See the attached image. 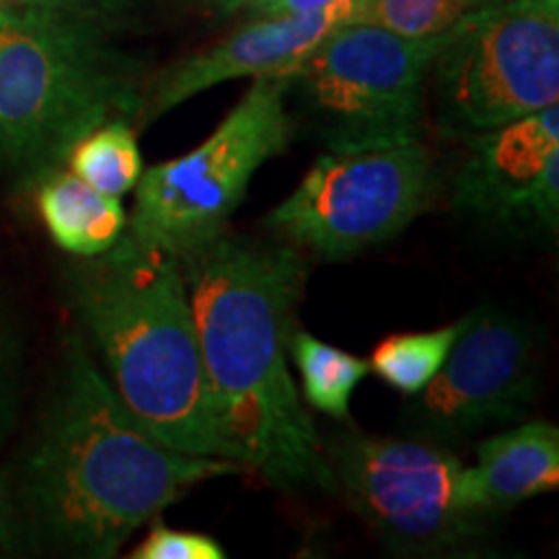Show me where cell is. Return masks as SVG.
I'll return each mask as SVG.
<instances>
[{"label":"cell","instance_id":"6da1fadb","mask_svg":"<svg viewBox=\"0 0 559 559\" xmlns=\"http://www.w3.org/2000/svg\"><path fill=\"white\" fill-rule=\"evenodd\" d=\"M241 472L140 428L81 334H68L32 428L0 466V555L117 557L192 487Z\"/></svg>","mask_w":559,"mask_h":559},{"label":"cell","instance_id":"7a4b0ae2","mask_svg":"<svg viewBox=\"0 0 559 559\" xmlns=\"http://www.w3.org/2000/svg\"><path fill=\"white\" fill-rule=\"evenodd\" d=\"M213 415L234 459L280 492H334L290 376L306 262L290 243L226 230L179 254Z\"/></svg>","mask_w":559,"mask_h":559},{"label":"cell","instance_id":"3957f363","mask_svg":"<svg viewBox=\"0 0 559 559\" xmlns=\"http://www.w3.org/2000/svg\"><path fill=\"white\" fill-rule=\"evenodd\" d=\"M70 306L140 428L174 451L236 461L210 404L177 254L124 230L73 272Z\"/></svg>","mask_w":559,"mask_h":559},{"label":"cell","instance_id":"277c9868","mask_svg":"<svg viewBox=\"0 0 559 559\" xmlns=\"http://www.w3.org/2000/svg\"><path fill=\"white\" fill-rule=\"evenodd\" d=\"M135 62L107 45L102 21L47 5H0V177L39 181L75 140L140 117Z\"/></svg>","mask_w":559,"mask_h":559},{"label":"cell","instance_id":"5b68a950","mask_svg":"<svg viewBox=\"0 0 559 559\" xmlns=\"http://www.w3.org/2000/svg\"><path fill=\"white\" fill-rule=\"evenodd\" d=\"M324 449L334 492L404 557L466 551L485 536L487 508L474 466L428 438L334 436Z\"/></svg>","mask_w":559,"mask_h":559},{"label":"cell","instance_id":"8992f818","mask_svg":"<svg viewBox=\"0 0 559 559\" xmlns=\"http://www.w3.org/2000/svg\"><path fill=\"white\" fill-rule=\"evenodd\" d=\"M288 75L254 79L205 143L140 174L128 234L181 254L226 230L254 174L293 140Z\"/></svg>","mask_w":559,"mask_h":559},{"label":"cell","instance_id":"52a82bcc","mask_svg":"<svg viewBox=\"0 0 559 559\" xmlns=\"http://www.w3.org/2000/svg\"><path fill=\"white\" fill-rule=\"evenodd\" d=\"M445 34L407 39L347 21L293 70L288 94L298 96L326 151L415 140L423 130L425 79Z\"/></svg>","mask_w":559,"mask_h":559},{"label":"cell","instance_id":"ba28073f","mask_svg":"<svg viewBox=\"0 0 559 559\" xmlns=\"http://www.w3.org/2000/svg\"><path fill=\"white\" fill-rule=\"evenodd\" d=\"M436 190V160L419 138L326 151L267 215V226L290 247L342 262L396 239L430 207Z\"/></svg>","mask_w":559,"mask_h":559},{"label":"cell","instance_id":"9c48e42d","mask_svg":"<svg viewBox=\"0 0 559 559\" xmlns=\"http://www.w3.org/2000/svg\"><path fill=\"white\" fill-rule=\"evenodd\" d=\"M440 117L487 132L559 102V0H492L445 34L432 60Z\"/></svg>","mask_w":559,"mask_h":559},{"label":"cell","instance_id":"30bf717a","mask_svg":"<svg viewBox=\"0 0 559 559\" xmlns=\"http://www.w3.org/2000/svg\"><path fill=\"white\" fill-rule=\"evenodd\" d=\"M539 340L528 321L485 304L464 317L449 358L407 409L417 438L453 445L519 423L539 394Z\"/></svg>","mask_w":559,"mask_h":559},{"label":"cell","instance_id":"8fae6325","mask_svg":"<svg viewBox=\"0 0 559 559\" xmlns=\"http://www.w3.org/2000/svg\"><path fill=\"white\" fill-rule=\"evenodd\" d=\"M472 156L453 179V207L513 234H557L559 107L474 132Z\"/></svg>","mask_w":559,"mask_h":559},{"label":"cell","instance_id":"7c38bea8","mask_svg":"<svg viewBox=\"0 0 559 559\" xmlns=\"http://www.w3.org/2000/svg\"><path fill=\"white\" fill-rule=\"evenodd\" d=\"M358 0H340L319 11L285 13V16L251 19L236 34L218 45L174 62L145 91L143 122L179 107L202 91L234 79H262V75H290L300 62L321 45L326 34L353 19Z\"/></svg>","mask_w":559,"mask_h":559},{"label":"cell","instance_id":"4fadbf2b","mask_svg":"<svg viewBox=\"0 0 559 559\" xmlns=\"http://www.w3.org/2000/svg\"><path fill=\"white\" fill-rule=\"evenodd\" d=\"M479 489L487 508L502 513L559 487V428L523 423L487 438L477 449Z\"/></svg>","mask_w":559,"mask_h":559},{"label":"cell","instance_id":"5bb4252c","mask_svg":"<svg viewBox=\"0 0 559 559\" xmlns=\"http://www.w3.org/2000/svg\"><path fill=\"white\" fill-rule=\"evenodd\" d=\"M37 213L47 234L73 257L104 254L128 228L120 198H109L75 174L55 169L37 181Z\"/></svg>","mask_w":559,"mask_h":559},{"label":"cell","instance_id":"9a60e30c","mask_svg":"<svg viewBox=\"0 0 559 559\" xmlns=\"http://www.w3.org/2000/svg\"><path fill=\"white\" fill-rule=\"evenodd\" d=\"M290 360L296 362L306 404L334 419H347L349 400L370 370L368 360L321 342L306 330H293Z\"/></svg>","mask_w":559,"mask_h":559},{"label":"cell","instance_id":"2e32d148","mask_svg":"<svg viewBox=\"0 0 559 559\" xmlns=\"http://www.w3.org/2000/svg\"><path fill=\"white\" fill-rule=\"evenodd\" d=\"M66 166L70 174L109 198H122L135 190L143 174V156L130 120H109L88 130L70 145Z\"/></svg>","mask_w":559,"mask_h":559},{"label":"cell","instance_id":"e0dca14e","mask_svg":"<svg viewBox=\"0 0 559 559\" xmlns=\"http://www.w3.org/2000/svg\"><path fill=\"white\" fill-rule=\"evenodd\" d=\"M461 326H464V319L430 332L391 334L376 345L368 366L386 386L415 396L417 391L428 386V381L449 358Z\"/></svg>","mask_w":559,"mask_h":559},{"label":"cell","instance_id":"ac0fdd59","mask_svg":"<svg viewBox=\"0 0 559 559\" xmlns=\"http://www.w3.org/2000/svg\"><path fill=\"white\" fill-rule=\"evenodd\" d=\"M469 11V0H358L349 21L407 39H430L451 32Z\"/></svg>","mask_w":559,"mask_h":559},{"label":"cell","instance_id":"d6986e66","mask_svg":"<svg viewBox=\"0 0 559 559\" xmlns=\"http://www.w3.org/2000/svg\"><path fill=\"white\" fill-rule=\"evenodd\" d=\"M132 559H223L226 549L213 536L198 531L169 528L164 523H153L143 542L130 551Z\"/></svg>","mask_w":559,"mask_h":559},{"label":"cell","instance_id":"ffe728a7","mask_svg":"<svg viewBox=\"0 0 559 559\" xmlns=\"http://www.w3.org/2000/svg\"><path fill=\"white\" fill-rule=\"evenodd\" d=\"M21 402V340L13 321L0 309V449L19 419Z\"/></svg>","mask_w":559,"mask_h":559},{"label":"cell","instance_id":"44dd1931","mask_svg":"<svg viewBox=\"0 0 559 559\" xmlns=\"http://www.w3.org/2000/svg\"><path fill=\"white\" fill-rule=\"evenodd\" d=\"M13 3L47 5V9L79 13V16L102 21L107 16H115V13L135 9L140 0H13Z\"/></svg>","mask_w":559,"mask_h":559},{"label":"cell","instance_id":"7402d4cb","mask_svg":"<svg viewBox=\"0 0 559 559\" xmlns=\"http://www.w3.org/2000/svg\"><path fill=\"white\" fill-rule=\"evenodd\" d=\"M332 3H340V0H251L243 11H249L251 19H267V16H285V13L319 11Z\"/></svg>","mask_w":559,"mask_h":559},{"label":"cell","instance_id":"603a6c76","mask_svg":"<svg viewBox=\"0 0 559 559\" xmlns=\"http://www.w3.org/2000/svg\"><path fill=\"white\" fill-rule=\"evenodd\" d=\"M213 3V9L221 13V16H228V13H236V11H243L251 0H210Z\"/></svg>","mask_w":559,"mask_h":559},{"label":"cell","instance_id":"cb8c5ba5","mask_svg":"<svg viewBox=\"0 0 559 559\" xmlns=\"http://www.w3.org/2000/svg\"><path fill=\"white\" fill-rule=\"evenodd\" d=\"M487 3H492V0H469L472 9H481V5H487Z\"/></svg>","mask_w":559,"mask_h":559},{"label":"cell","instance_id":"d4e9b609","mask_svg":"<svg viewBox=\"0 0 559 559\" xmlns=\"http://www.w3.org/2000/svg\"><path fill=\"white\" fill-rule=\"evenodd\" d=\"M0 5H3V0H0Z\"/></svg>","mask_w":559,"mask_h":559}]
</instances>
